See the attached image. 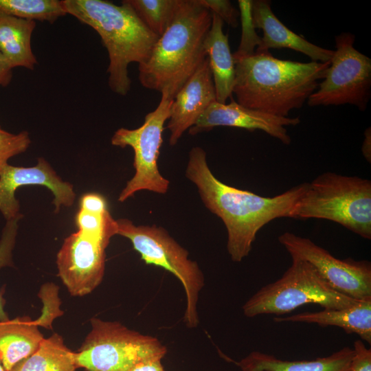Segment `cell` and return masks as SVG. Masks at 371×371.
I'll return each mask as SVG.
<instances>
[{"label":"cell","instance_id":"obj_1","mask_svg":"<svg viewBox=\"0 0 371 371\" xmlns=\"http://www.w3.org/2000/svg\"><path fill=\"white\" fill-rule=\"evenodd\" d=\"M185 175L196 187L205 207L224 223L227 232V249L236 262L249 255L262 227L276 218H292L308 185L301 183L274 196H262L230 186L214 176L206 153L199 146L192 147L189 152Z\"/></svg>","mask_w":371,"mask_h":371},{"label":"cell","instance_id":"obj_2","mask_svg":"<svg viewBox=\"0 0 371 371\" xmlns=\"http://www.w3.org/2000/svg\"><path fill=\"white\" fill-rule=\"evenodd\" d=\"M233 54L232 93L239 104L268 114L287 117L302 107L325 77L330 62L281 60L268 50Z\"/></svg>","mask_w":371,"mask_h":371},{"label":"cell","instance_id":"obj_3","mask_svg":"<svg viewBox=\"0 0 371 371\" xmlns=\"http://www.w3.org/2000/svg\"><path fill=\"white\" fill-rule=\"evenodd\" d=\"M212 20V12L199 0H179L149 58L139 65L141 85L160 93L167 91L174 99L207 58L203 43Z\"/></svg>","mask_w":371,"mask_h":371},{"label":"cell","instance_id":"obj_4","mask_svg":"<svg viewBox=\"0 0 371 371\" xmlns=\"http://www.w3.org/2000/svg\"><path fill=\"white\" fill-rule=\"evenodd\" d=\"M62 4L67 14L100 35L109 58V86L114 93L125 96L131 86L128 65L146 62L159 36L124 1L120 5L103 0H63Z\"/></svg>","mask_w":371,"mask_h":371},{"label":"cell","instance_id":"obj_5","mask_svg":"<svg viewBox=\"0 0 371 371\" xmlns=\"http://www.w3.org/2000/svg\"><path fill=\"white\" fill-rule=\"evenodd\" d=\"M292 218L328 220L370 240L371 181L356 176L322 173L308 183Z\"/></svg>","mask_w":371,"mask_h":371},{"label":"cell","instance_id":"obj_6","mask_svg":"<svg viewBox=\"0 0 371 371\" xmlns=\"http://www.w3.org/2000/svg\"><path fill=\"white\" fill-rule=\"evenodd\" d=\"M291 258V266L280 278L262 286L245 302L242 309L246 317L283 315L306 304L342 308L360 301L333 289L308 262Z\"/></svg>","mask_w":371,"mask_h":371},{"label":"cell","instance_id":"obj_7","mask_svg":"<svg viewBox=\"0 0 371 371\" xmlns=\"http://www.w3.org/2000/svg\"><path fill=\"white\" fill-rule=\"evenodd\" d=\"M91 329L75 352L76 364L87 371H130L137 363L161 359L167 349L156 337L118 322L91 319Z\"/></svg>","mask_w":371,"mask_h":371},{"label":"cell","instance_id":"obj_8","mask_svg":"<svg viewBox=\"0 0 371 371\" xmlns=\"http://www.w3.org/2000/svg\"><path fill=\"white\" fill-rule=\"evenodd\" d=\"M116 222L117 235L128 238L146 264L164 268L181 282L186 299L183 322L188 328L196 327L199 297L204 286V276L197 262L189 259L188 251L164 228L136 225L126 218Z\"/></svg>","mask_w":371,"mask_h":371},{"label":"cell","instance_id":"obj_9","mask_svg":"<svg viewBox=\"0 0 371 371\" xmlns=\"http://www.w3.org/2000/svg\"><path fill=\"white\" fill-rule=\"evenodd\" d=\"M157 108L148 113L139 128H120L113 135L111 142L115 146H130L134 151L135 174L127 181L118 196L124 202L136 192L147 190L157 194L168 192L170 181L159 170L158 159L163 142L164 126L168 120L173 99L167 91H162Z\"/></svg>","mask_w":371,"mask_h":371},{"label":"cell","instance_id":"obj_10","mask_svg":"<svg viewBox=\"0 0 371 371\" xmlns=\"http://www.w3.org/2000/svg\"><path fill=\"white\" fill-rule=\"evenodd\" d=\"M335 48L323 80L309 96L310 106L352 104L364 111L371 96V59L354 47L355 36H335Z\"/></svg>","mask_w":371,"mask_h":371},{"label":"cell","instance_id":"obj_11","mask_svg":"<svg viewBox=\"0 0 371 371\" xmlns=\"http://www.w3.org/2000/svg\"><path fill=\"white\" fill-rule=\"evenodd\" d=\"M291 257L308 262L335 291L357 300H371V265L366 260H341L311 239L286 232L278 237Z\"/></svg>","mask_w":371,"mask_h":371},{"label":"cell","instance_id":"obj_12","mask_svg":"<svg viewBox=\"0 0 371 371\" xmlns=\"http://www.w3.org/2000/svg\"><path fill=\"white\" fill-rule=\"evenodd\" d=\"M106 244L78 230L65 238L56 264L58 275L73 296L91 293L102 281Z\"/></svg>","mask_w":371,"mask_h":371},{"label":"cell","instance_id":"obj_13","mask_svg":"<svg viewBox=\"0 0 371 371\" xmlns=\"http://www.w3.org/2000/svg\"><path fill=\"white\" fill-rule=\"evenodd\" d=\"M24 186L47 188L54 196L55 213H58L62 206H72L76 196L74 186L63 181L43 157H39L37 164L31 167L13 166L8 164L0 171V212L6 221L22 217L15 192Z\"/></svg>","mask_w":371,"mask_h":371},{"label":"cell","instance_id":"obj_14","mask_svg":"<svg viewBox=\"0 0 371 371\" xmlns=\"http://www.w3.org/2000/svg\"><path fill=\"white\" fill-rule=\"evenodd\" d=\"M299 117H280L245 107L236 101L229 104L212 103L189 129L192 135L209 131L216 126H231L248 131L260 130L284 144L291 139L285 126L300 124Z\"/></svg>","mask_w":371,"mask_h":371},{"label":"cell","instance_id":"obj_15","mask_svg":"<svg viewBox=\"0 0 371 371\" xmlns=\"http://www.w3.org/2000/svg\"><path fill=\"white\" fill-rule=\"evenodd\" d=\"M216 101V90L207 57L175 95L167 128L169 144L175 146L206 109Z\"/></svg>","mask_w":371,"mask_h":371},{"label":"cell","instance_id":"obj_16","mask_svg":"<svg viewBox=\"0 0 371 371\" xmlns=\"http://www.w3.org/2000/svg\"><path fill=\"white\" fill-rule=\"evenodd\" d=\"M251 20L253 27L263 34L257 49L288 48L321 63L330 62L333 56L334 50L317 46L289 29L273 12L270 1H251Z\"/></svg>","mask_w":371,"mask_h":371},{"label":"cell","instance_id":"obj_17","mask_svg":"<svg viewBox=\"0 0 371 371\" xmlns=\"http://www.w3.org/2000/svg\"><path fill=\"white\" fill-rule=\"evenodd\" d=\"M276 322L315 324L322 326H337L346 333H355L362 341L371 344V300H360L342 308L303 312L284 317H275Z\"/></svg>","mask_w":371,"mask_h":371},{"label":"cell","instance_id":"obj_18","mask_svg":"<svg viewBox=\"0 0 371 371\" xmlns=\"http://www.w3.org/2000/svg\"><path fill=\"white\" fill-rule=\"evenodd\" d=\"M210 29L205 38L203 47L209 60L216 102L225 104L232 96L235 78V65L227 34L223 31V21L212 13Z\"/></svg>","mask_w":371,"mask_h":371},{"label":"cell","instance_id":"obj_19","mask_svg":"<svg viewBox=\"0 0 371 371\" xmlns=\"http://www.w3.org/2000/svg\"><path fill=\"white\" fill-rule=\"evenodd\" d=\"M353 350L345 346L327 357L310 361H288L253 351L236 364L242 371H350Z\"/></svg>","mask_w":371,"mask_h":371},{"label":"cell","instance_id":"obj_20","mask_svg":"<svg viewBox=\"0 0 371 371\" xmlns=\"http://www.w3.org/2000/svg\"><path fill=\"white\" fill-rule=\"evenodd\" d=\"M44 339L28 316L0 323V361L5 371L32 355Z\"/></svg>","mask_w":371,"mask_h":371},{"label":"cell","instance_id":"obj_21","mask_svg":"<svg viewBox=\"0 0 371 371\" xmlns=\"http://www.w3.org/2000/svg\"><path fill=\"white\" fill-rule=\"evenodd\" d=\"M36 22L0 11V52L12 68L33 70L38 63L32 49L31 39Z\"/></svg>","mask_w":371,"mask_h":371},{"label":"cell","instance_id":"obj_22","mask_svg":"<svg viewBox=\"0 0 371 371\" xmlns=\"http://www.w3.org/2000/svg\"><path fill=\"white\" fill-rule=\"evenodd\" d=\"M75 352L54 333L43 339L36 350L17 363L10 371H76Z\"/></svg>","mask_w":371,"mask_h":371},{"label":"cell","instance_id":"obj_23","mask_svg":"<svg viewBox=\"0 0 371 371\" xmlns=\"http://www.w3.org/2000/svg\"><path fill=\"white\" fill-rule=\"evenodd\" d=\"M0 11L26 20L50 23L67 14L62 1L58 0H0Z\"/></svg>","mask_w":371,"mask_h":371},{"label":"cell","instance_id":"obj_24","mask_svg":"<svg viewBox=\"0 0 371 371\" xmlns=\"http://www.w3.org/2000/svg\"><path fill=\"white\" fill-rule=\"evenodd\" d=\"M179 0H124L142 22L161 36L170 25Z\"/></svg>","mask_w":371,"mask_h":371},{"label":"cell","instance_id":"obj_25","mask_svg":"<svg viewBox=\"0 0 371 371\" xmlns=\"http://www.w3.org/2000/svg\"><path fill=\"white\" fill-rule=\"evenodd\" d=\"M21 218L19 217L6 221L0 239V269L5 267H12V251L14 249L18 231V222ZM5 287L0 289V323L8 321L9 317L4 311L5 300L3 298Z\"/></svg>","mask_w":371,"mask_h":371},{"label":"cell","instance_id":"obj_26","mask_svg":"<svg viewBox=\"0 0 371 371\" xmlns=\"http://www.w3.org/2000/svg\"><path fill=\"white\" fill-rule=\"evenodd\" d=\"M58 289V286L54 283H46L41 286L38 295L43 303V307L41 316L34 320L38 326L52 330L54 320L63 314L60 308L61 301Z\"/></svg>","mask_w":371,"mask_h":371},{"label":"cell","instance_id":"obj_27","mask_svg":"<svg viewBox=\"0 0 371 371\" xmlns=\"http://www.w3.org/2000/svg\"><path fill=\"white\" fill-rule=\"evenodd\" d=\"M31 144L29 133L22 131L12 133L0 126V171L8 160L27 150Z\"/></svg>","mask_w":371,"mask_h":371},{"label":"cell","instance_id":"obj_28","mask_svg":"<svg viewBox=\"0 0 371 371\" xmlns=\"http://www.w3.org/2000/svg\"><path fill=\"white\" fill-rule=\"evenodd\" d=\"M212 13L218 16L223 21L236 27L238 25L239 12L228 0H199Z\"/></svg>","mask_w":371,"mask_h":371},{"label":"cell","instance_id":"obj_29","mask_svg":"<svg viewBox=\"0 0 371 371\" xmlns=\"http://www.w3.org/2000/svg\"><path fill=\"white\" fill-rule=\"evenodd\" d=\"M352 350L350 371H371V349L358 339L354 342Z\"/></svg>","mask_w":371,"mask_h":371},{"label":"cell","instance_id":"obj_30","mask_svg":"<svg viewBox=\"0 0 371 371\" xmlns=\"http://www.w3.org/2000/svg\"><path fill=\"white\" fill-rule=\"evenodd\" d=\"M12 67L0 52V87L8 86L12 78Z\"/></svg>","mask_w":371,"mask_h":371},{"label":"cell","instance_id":"obj_31","mask_svg":"<svg viewBox=\"0 0 371 371\" xmlns=\"http://www.w3.org/2000/svg\"><path fill=\"white\" fill-rule=\"evenodd\" d=\"M161 359H150L135 364L130 371H164Z\"/></svg>","mask_w":371,"mask_h":371},{"label":"cell","instance_id":"obj_32","mask_svg":"<svg viewBox=\"0 0 371 371\" xmlns=\"http://www.w3.org/2000/svg\"><path fill=\"white\" fill-rule=\"evenodd\" d=\"M365 137L362 144V153L368 161L370 162L371 159V130L368 128L366 130Z\"/></svg>","mask_w":371,"mask_h":371},{"label":"cell","instance_id":"obj_33","mask_svg":"<svg viewBox=\"0 0 371 371\" xmlns=\"http://www.w3.org/2000/svg\"><path fill=\"white\" fill-rule=\"evenodd\" d=\"M0 371H5L1 361H0Z\"/></svg>","mask_w":371,"mask_h":371}]
</instances>
